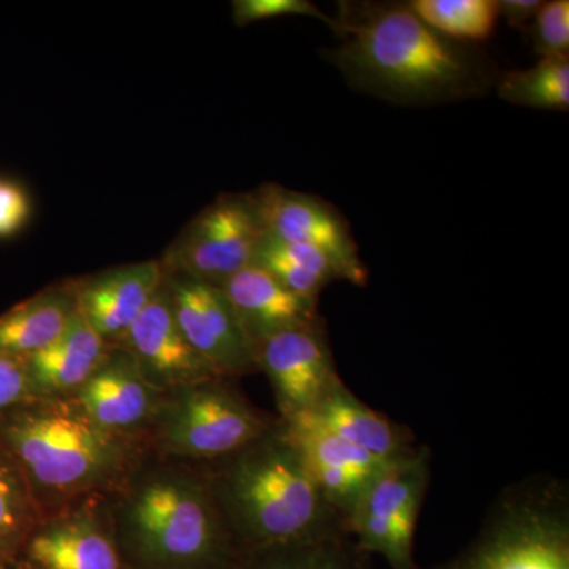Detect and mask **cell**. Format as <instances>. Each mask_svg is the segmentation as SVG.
Returning <instances> with one entry per match:
<instances>
[{
  "label": "cell",
  "instance_id": "obj_1",
  "mask_svg": "<svg viewBox=\"0 0 569 569\" xmlns=\"http://www.w3.org/2000/svg\"><path fill=\"white\" fill-rule=\"evenodd\" d=\"M329 58L359 91L402 104L455 102L492 84L485 56L419 20L410 3H346Z\"/></svg>",
  "mask_w": 569,
  "mask_h": 569
},
{
  "label": "cell",
  "instance_id": "obj_2",
  "mask_svg": "<svg viewBox=\"0 0 569 569\" xmlns=\"http://www.w3.org/2000/svg\"><path fill=\"white\" fill-rule=\"evenodd\" d=\"M217 479V508L224 526L250 549L272 548L347 531L325 500L283 427L230 456Z\"/></svg>",
  "mask_w": 569,
  "mask_h": 569
},
{
  "label": "cell",
  "instance_id": "obj_3",
  "mask_svg": "<svg viewBox=\"0 0 569 569\" xmlns=\"http://www.w3.org/2000/svg\"><path fill=\"white\" fill-rule=\"evenodd\" d=\"M429 569H569L567 482L531 477L505 489L473 541Z\"/></svg>",
  "mask_w": 569,
  "mask_h": 569
},
{
  "label": "cell",
  "instance_id": "obj_4",
  "mask_svg": "<svg viewBox=\"0 0 569 569\" xmlns=\"http://www.w3.org/2000/svg\"><path fill=\"white\" fill-rule=\"evenodd\" d=\"M0 451L18 473L44 489L82 488L104 473L114 448L86 417L18 407L0 419Z\"/></svg>",
  "mask_w": 569,
  "mask_h": 569
},
{
  "label": "cell",
  "instance_id": "obj_5",
  "mask_svg": "<svg viewBox=\"0 0 569 569\" xmlns=\"http://www.w3.org/2000/svg\"><path fill=\"white\" fill-rule=\"evenodd\" d=\"M429 481L427 447L385 467L346 519L356 546L367 556L383 557L391 569H421L415 560V535Z\"/></svg>",
  "mask_w": 569,
  "mask_h": 569
},
{
  "label": "cell",
  "instance_id": "obj_6",
  "mask_svg": "<svg viewBox=\"0 0 569 569\" xmlns=\"http://www.w3.org/2000/svg\"><path fill=\"white\" fill-rule=\"evenodd\" d=\"M132 523L159 559L206 563L227 557L222 515L213 496L193 482L160 479L146 486L134 500Z\"/></svg>",
  "mask_w": 569,
  "mask_h": 569
},
{
  "label": "cell",
  "instance_id": "obj_7",
  "mask_svg": "<svg viewBox=\"0 0 569 569\" xmlns=\"http://www.w3.org/2000/svg\"><path fill=\"white\" fill-rule=\"evenodd\" d=\"M266 231L254 194H224L208 206L168 253L174 274L220 287L253 264Z\"/></svg>",
  "mask_w": 569,
  "mask_h": 569
},
{
  "label": "cell",
  "instance_id": "obj_8",
  "mask_svg": "<svg viewBox=\"0 0 569 569\" xmlns=\"http://www.w3.org/2000/svg\"><path fill=\"white\" fill-rule=\"evenodd\" d=\"M269 429L249 403L211 380L183 395L168 418L164 441L171 451L189 458L224 459Z\"/></svg>",
  "mask_w": 569,
  "mask_h": 569
},
{
  "label": "cell",
  "instance_id": "obj_9",
  "mask_svg": "<svg viewBox=\"0 0 569 569\" xmlns=\"http://www.w3.org/2000/svg\"><path fill=\"white\" fill-rule=\"evenodd\" d=\"M254 200L266 234L291 244L312 247L331 261L339 280L365 287L369 272L350 224L332 206L274 183L258 190Z\"/></svg>",
  "mask_w": 569,
  "mask_h": 569
},
{
  "label": "cell",
  "instance_id": "obj_10",
  "mask_svg": "<svg viewBox=\"0 0 569 569\" xmlns=\"http://www.w3.org/2000/svg\"><path fill=\"white\" fill-rule=\"evenodd\" d=\"M164 282L183 337L217 376L258 367L257 346L219 287L182 274Z\"/></svg>",
  "mask_w": 569,
  "mask_h": 569
},
{
  "label": "cell",
  "instance_id": "obj_11",
  "mask_svg": "<svg viewBox=\"0 0 569 569\" xmlns=\"http://www.w3.org/2000/svg\"><path fill=\"white\" fill-rule=\"evenodd\" d=\"M257 365L274 388L282 421L312 410L342 383L323 320L268 337L258 343Z\"/></svg>",
  "mask_w": 569,
  "mask_h": 569
},
{
  "label": "cell",
  "instance_id": "obj_12",
  "mask_svg": "<svg viewBox=\"0 0 569 569\" xmlns=\"http://www.w3.org/2000/svg\"><path fill=\"white\" fill-rule=\"evenodd\" d=\"M325 500L346 519L356 501L389 463L340 440L302 418L282 421Z\"/></svg>",
  "mask_w": 569,
  "mask_h": 569
},
{
  "label": "cell",
  "instance_id": "obj_13",
  "mask_svg": "<svg viewBox=\"0 0 569 569\" xmlns=\"http://www.w3.org/2000/svg\"><path fill=\"white\" fill-rule=\"evenodd\" d=\"M134 362L142 376L162 383L194 385L217 377L183 337L173 305L163 282L151 305L142 310L126 335Z\"/></svg>",
  "mask_w": 569,
  "mask_h": 569
},
{
  "label": "cell",
  "instance_id": "obj_14",
  "mask_svg": "<svg viewBox=\"0 0 569 569\" xmlns=\"http://www.w3.org/2000/svg\"><path fill=\"white\" fill-rule=\"evenodd\" d=\"M163 282L164 269L157 261L122 266L86 283L78 310L104 340L126 337Z\"/></svg>",
  "mask_w": 569,
  "mask_h": 569
},
{
  "label": "cell",
  "instance_id": "obj_15",
  "mask_svg": "<svg viewBox=\"0 0 569 569\" xmlns=\"http://www.w3.org/2000/svg\"><path fill=\"white\" fill-rule=\"evenodd\" d=\"M219 288L257 347L268 337L321 320L317 305L291 293L260 266H247Z\"/></svg>",
  "mask_w": 569,
  "mask_h": 569
},
{
  "label": "cell",
  "instance_id": "obj_16",
  "mask_svg": "<svg viewBox=\"0 0 569 569\" xmlns=\"http://www.w3.org/2000/svg\"><path fill=\"white\" fill-rule=\"evenodd\" d=\"M293 418L306 419L385 463L406 458L417 449L413 433L406 426L367 407L343 381L312 410Z\"/></svg>",
  "mask_w": 569,
  "mask_h": 569
},
{
  "label": "cell",
  "instance_id": "obj_17",
  "mask_svg": "<svg viewBox=\"0 0 569 569\" xmlns=\"http://www.w3.org/2000/svg\"><path fill=\"white\" fill-rule=\"evenodd\" d=\"M104 339L80 310L50 347L26 359L33 391L81 388L103 366Z\"/></svg>",
  "mask_w": 569,
  "mask_h": 569
},
{
  "label": "cell",
  "instance_id": "obj_18",
  "mask_svg": "<svg viewBox=\"0 0 569 569\" xmlns=\"http://www.w3.org/2000/svg\"><path fill=\"white\" fill-rule=\"evenodd\" d=\"M152 385L137 365L114 361L102 366L81 387L84 417L100 429L138 425L151 410Z\"/></svg>",
  "mask_w": 569,
  "mask_h": 569
},
{
  "label": "cell",
  "instance_id": "obj_19",
  "mask_svg": "<svg viewBox=\"0 0 569 569\" xmlns=\"http://www.w3.org/2000/svg\"><path fill=\"white\" fill-rule=\"evenodd\" d=\"M77 299L44 291L0 316V351L29 359L50 347L77 313Z\"/></svg>",
  "mask_w": 569,
  "mask_h": 569
},
{
  "label": "cell",
  "instance_id": "obj_20",
  "mask_svg": "<svg viewBox=\"0 0 569 569\" xmlns=\"http://www.w3.org/2000/svg\"><path fill=\"white\" fill-rule=\"evenodd\" d=\"M28 552L39 569H121L110 539L81 520L40 531Z\"/></svg>",
  "mask_w": 569,
  "mask_h": 569
},
{
  "label": "cell",
  "instance_id": "obj_21",
  "mask_svg": "<svg viewBox=\"0 0 569 569\" xmlns=\"http://www.w3.org/2000/svg\"><path fill=\"white\" fill-rule=\"evenodd\" d=\"M264 271L279 280L284 288L317 305L321 291L339 280L336 268L323 253L312 247L291 244L264 234L253 260Z\"/></svg>",
  "mask_w": 569,
  "mask_h": 569
},
{
  "label": "cell",
  "instance_id": "obj_22",
  "mask_svg": "<svg viewBox=\"0 0 569 569\" xmlns=\"http://www.w3.org/2000/svg\"><path fill=\"white\" fill-rule=\"evenodd\" d=\"M250 569H372L347 531L253 550Z\"/></svg>",
  "mask_w": 569,
  "mask_h": 569
},
{
  "label": "cell",
  "instance_id": "obj_23",
  "mask_svg": "<svg viewBox=\"0 0 569 569\" xmlns=\"http://www.w3.org/2000/svg\"><path fill=\"white\" fill-rule=\"evenodd\" d=\"M500 99L535 110L567 111L569 107V58L541 59L526 70H512L497 80Z\"/></svg>",
  "mask_w": 569,
  "mask_h": 569
},
{
  "label": "cell",
  "instance_id": "obj_24",
  "mask_svg": "<svg viewBox=\"0 0 569 569\" xmlns=\"http://www.w3.org/2000/svg\"><path fill=\"white\" fill-rule=\"evenodd\" d=\"M411 10L430 29L451 40H486L496 31L497 0H415Z\"/></svg>",
  "mask_w": 569,
  "mask_h": 569
},
{
  "label": "cell",
  "instance_id": "obj_25",
  "mask_svg": "<svg viewBox=\"0 0 569 569\" xmlns=\"http://www.w3.org/2000/svg\"><path fill=\"white\" fill-rule=\"evenodd\" d=\"M28 519V503L20 473L0 451V553L7 552L20 538Z\"/></svg>",
  "mask_w": 569,
  "mask_h": 569
},
{
  "label": "cell",
  "instance_id": "obj_26",
  "mask_svg": "<svg viewBox=\"0 0 569 569\" xmlns=\"http://www.w3.org/2000/svg\"><path fill=\"white\" fill-rule=\"evenodd\" d=\"M529 31L535 52L541 59L569 58V2L552 0L542 2Z\"/></svg>",
  "mask_w": 569,
  "mask_h": 569
},
{
  "label": "cell",
  "instance_id": "obj_27",
  "mask_svg": "<svg viewBox=\"0 0 569 569\" xmlns=\"http://www.w3.org/2000/svg\"><path fill=\"white\" fill-rule=\"evenodd\" d=\"M280 17H310L325 22L336 31V18L329 17L318 9L316 3L307 0H236L233 2V20L238 26L252 22L274 20Z\"/></svg>",
  "mask_w": 569,
  "mask_h": 569
},
{
  "label": "cell",
  "instance_id": "obj_28",
  "mask_svg": "<svg viewBox=\"0 0 569 569\" xmlns=\"http://www.w3.org/2000/svg\"><path fill=\"white\" fill-rule=\"evenodd\" d=\"M32 391L24 359L0 351V419L21 407Z\"/></svg>",
  "mask_w": 569,
  "mask_h": 569
},
{
  "label": "cell",
  "instance_id": "obj_29",
  "mask_svg": "<svg viewBox=\"0 0 569 569\" xmlns=\"http://www.w3.org/2000/svg\"><path fill=\"white\" fill-rule=\"evenodd\" d=\"M31 213L28 194L14 182H0V238H9L28 222Z\"/></svg>",
  "mask_w": 569,
  "mask_h": 569
},
{
  "label": "cell",
  "instance_id": "obj_30",
  "mask_svg": "<svg viewBox=\"0 0 569 569\" xmlns=\"http://www.w3.org/2000/svg\"><path fill=\"white\" fill-rule=\"evenodd\" d=\"M541 0H500L498 13L507 20L511 28L529 29L531 21L541 9Z\"/></svg>",
  "mask_w": 569,
  "mask_h": 569
}]
</instances>
